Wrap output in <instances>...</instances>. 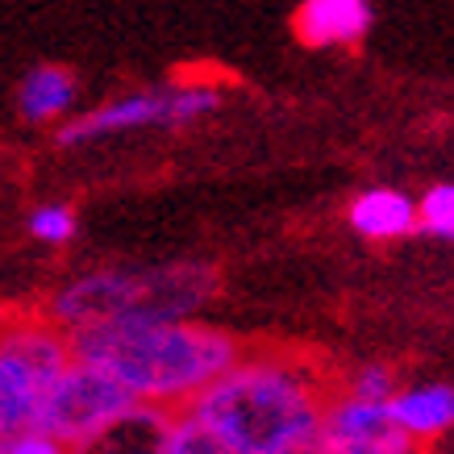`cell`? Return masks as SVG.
<instances>
[{"instance_id": "6da1fadb", "label": "cell", "mask_w": 454, "mask_h": 454, "mask_svg": "<svg viewBox=\"0 0 454 454\" xmlns=\"http://www.w3.org/2000/svg\"><path fill=\"white\" fill-rule=\"evenodd\" d=\"M325 396L313 372L284 358L238 355L192 396L188 413L234 454H301L317 434Z\"/></svg>"}, {"instance_id": "ba28073f", "label": "cell", "mask_w": 454, "mask_h": 454, "mask_svg": "<svg viewBox=\"0 0 454 454\" xmlns=\"http://www.w3.org/2000/svg\"><path fill=\"white\" fill-rule=\"evenodd\" d=\"M375 21L372 0H301L296 34L304 46H355Z\"/></svg>"}, {"instance_id": "2e32d148", "label": "cell", "mask_w": 454, "mask_h": 454, "mask_svg": "<svg viewBox=\"0 0 454 454\" xmlns=\"http://www.w3.org/2000/svg\"><path fill=\"white\" fill-rule=\"evenodd\" d=\"M392 392H396V375L387 372V367H363L355 375V384H350V396L375 400V404H384Z\"/></svg>"}, {"instance_id": "8fae6325", "label": "cell", "mask_w": 454, "mask_h": 454, "mask_svg": "<svg viewBox=\"0 0 454 454\" xmlns=\"http://www.w3.org/2000/svg\"><path fill=\"white\" fill-rule=\"evenodd\" d=\"M75 92L80 83L67 67H55V63H42L21 80V92H17V105H21V117L34 125L55 121L75 105Z\"/></svg>"}, {"instance_id": "5b68a950", "label": "cell", "mask_w": 454, "mask_h": 454, "mask_svg": "<svg viewBox=\"0 0 454 454\" xmlns=\"http://www.w3.org/2000/svg\"><path fill=\"white\" fill-rule=\"evenodd\" d=\"M221 109V92L213 83H179V88H142L129 97H117L100 109L83 113L59 129V146H83L129 129H151V125H188L196 117Z\"/></svg>"}, {"instance_id": "7c38bea8", "label": "cell", "mask_w": 454, "mask_h": 454, "mask_svg": "<svg viewBox=\"0 0 454 454\" xmlns=\"http://www.w3.org/2000/svg\"><path fill=\"white\" fill-rule=\"evenodd\" d=\"M350 225L363 238H404L417 225V200L392 188H372L350 205Z\"/></svg>"}, {"instance_id": "277c9868", "label": "cell", "mask_w": 454, "mask_h": 454, "mask_svg": "<svg viewBox=\"0 0 454 454\" xmlns=\"http://www.w3.org/2000/svg\"><path fill=\"white\" fill-rule=\"evenodd\" d=\"M71 346L46 325H17L0 333V450L38 429L42 400L67 367Z\"/></svg>"}, {"instance_id": "7a4b0ae2", "label": "cell", "mask_w": 454, "mask_h": 454, "mask_svg": "<svg viewBox=\"0 0 454 454\" xmlns=\"http://www.w3.org/2000/svg\"><path fill=\"white\" fill-rule=\"evenodd\" d=\"M67 346L75 358L105 367L142 404L192 400L213 375H221L242 355V346L230 333L192 325L184 317L80 325V330H71Z\"/></svg>"}, {"instance_id": "5bb4252c", "label": "cell", "mask_w": 454, "mask_h": 454, "mask_svg": "<svg viewBox=\"0 0 454 454\" xmlns=\"http://www.w3.org/2000/svg\"><path fill=\"white\" fill-rule=\"evenodd\" d=\"M417 225L429 238H454V188L450 184H434L421 200H417Z\"/></svg>"}, {"instance_id": "9a60e30c", "label": "cell", "mask_w": 454, "mask_h": 454, "mask_svg": "<svg viewBox=\"0 0 454 454\" xmlns=\"http://www.w3.org/2000/svg\"><path fill=\"white\" fill-rule=\"evenodd\" d=\"M29 230H34V238H42V242H71V238H75V213L63 205H46L29 217Z\"/></svg>"}, {"instance_id": "e0dca14e", "label": "cell", "mask_w": 454, "mask_h": 454, "mask_svg": "<svg viewBox=\"0 0 454 454\" xmlns=\"http://www.w3.org/2000/svg\"><path fill=\"white\" fill-rule=\"evenodd\" d=\"M0 454H67L63 442H55L51 434H42V429H29L21 438H13Z\"/></svg>"}, {"instance_id": "9c48e42d", "label": "cell", "mask_w": 454, "mask_h": 454, "mask_svg": "<svg viewBox=\"0 0 454 454\" xmlns=\"http://www.w3.org/2000/svg\"><path fill=\"white\" fill-rule=\"evenodd\" d=\"M167 413L159 404H134L117 421L100 426L83 442L71 446V454H163Z\"/></svg>"}, {"instance_id": "3957f363", "label": "cell", "mask_w": 454, "mask_h": 454, "mask_svg": "<svg viewBox=\"0 0 454 454\" xmlns=\"http://www.w3.org/2000/svg\"><path fill=\"white\" fill-rule=\"evenodd\" d=\"M217 292V271L208 262H167L134 271H97L59 292L55 317L71 330L105 321H171Z\"/></svg>"}, {"instance_id": "52a82bcc", "label": "cell", "mask_w": 454, "mask_h": 454, "mask_svg": "<svg viewBox=\"0 0 454 454\" xmlns=\"http://www.w3.org/2000/svg\"><path fill=\"white\" fill-rule=\"evenodd\" d=\"M301 454H413V438L375 400H333L321 409L317 434Z\"/></svg>"}, {"instance_id": "8992f818", "label": "cell", "mask_w": 454, "mask_h": 454, "mask_svg": "<svg viewBox=\"0 0 454 454\" xmlns=\"http://www.w3.org/2000/svg\"><path fill=\"white\" fill-rule=\"evenodd\" d=\"M134 404H138V396L125 384H117L105 367L71 355L67 367L59 372V380L42 400L38 429L51 434L55 442H63V446H75L88 434H97L100 426H109L121 413H129Z\"/></svg>"}, {"instance_id": "30bf717a", "label": "cell", "mask_w": 454, "mask_h": 454, "mask_svg": "<svg viewBox=\"0 0 454 454\" xmlns=\"http://www.w3.org/2000/svg\"><path fill=\"white\" fill-rule=\"evenodd\" d=\"M387 417L396 421L409 438H438L454 421V387L450 384H421L409 392H392L384 400Z\"/></svg>"}, {"instance_id": "4fadbf2b", "label": "cell", "mask_w": 454, "mask_h": 454, "mask_svg": "<svg viewBox=\"0 0 454 454\" xmlns=\"http://www.w3.org/2000/svg\"><path fill=\"white\" fill-rule=\"evenodd\" d=\"M163 454H234V450L217 434H208L192 413H179V417H167Z\"/></svg>"}]
</instances>
